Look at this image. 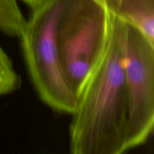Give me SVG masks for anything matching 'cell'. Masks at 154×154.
Instances as JSON below:
<instances>
[{
    "instance_id": "cell-4",
    "label": "cell",
    "mask_w": 154,
    "mask_h": 154,
    "mask_svg": "<svg viewBox=\"0 0 154 154\" xmlns=\"http://www.w3.org/2000/svg\"><path fill=\"white\" fill-rule=\"evenodd\" d=\"M125 84L130 149L144 144L154 125V43L123 19Z\"/></svg>"
},
{
    "instance_id": "cell-1",
    "label": "cell",
    "mask_w": 154,
    "mask_h": 154,
    "mask_svg": "<svg viewBox=\"0 0 154 154\" xmlns=\"http://www.w3.org/2000/svg\"><path fill=\"white\" fill-rule=\"evenodd\" d=\"M111 22L105 54L84 85L72 114L71 154H124L130 150L123 20L111 13Z\"/></svg>"
},
{
    "instance_id": "cell-6",
    "label": "cell",
    "mask_w": 154,
    "mask_h": 154,
    "mask_svg": "<svg viewBox=\"0 0 154 154\" xmlns=\"http://www.w3.org/2000/svg\"><path fill=\"white\" fill-rule=\"evenodd\" d=\"M23 1L26 3L27 5H29L32 9H33L37 7V6H38L45 0H23Z\"/></svg>"
},
{
    "instance_id": "cell-2",
    "label": "cell",
    "mask_w": 154,
    "mask_h": 154,
    "mask_svg": "<svg viewBox=\"0 0 154 154\" xmlns=\"http://www.w3.org/2000/svg\"><path fill=\"white\" fill-rule=\"evenodd\" d=\"M69 0H45L32 9L20 38L30 78L41 99L57 111L73 114L78 99L68 87L59 56L57 30Z\"/></svg>"
},
{
    "instance_id": "cell-5",
    "label": "cell",
    "mask_w": 154,
    "mask_h": 154,
    "mask_svg": "<svg viewBox=\"0 0 154 154\" xmlns=\"http://www.w3.org/2000/svg\"><path fill=\"white\" fill-rule=\"evenodd\" d=\"M26 21L17 0H0V29L3 32L20 37ZM20 85V77L0 44V96L15 91Z\"/></svg>"
},
{
    "instance_id": "cell-3",
    "label": "cell",
    "mask_w": 154,
    "mask_h": 154,
    "mask_svg": "<svg viewBox=\"0 0 154 154\" xmlns=\"http://www.w3.org/2000/svg\"><path fill=\"white\" fill-rule=\"evenodd\" d=\"M111 26V13L99 0H69L57 42L65 81L77 99L105 54Z\"/></svg>"
}]
</instances>
